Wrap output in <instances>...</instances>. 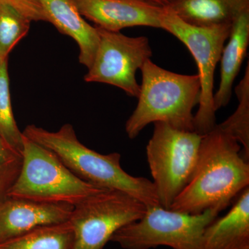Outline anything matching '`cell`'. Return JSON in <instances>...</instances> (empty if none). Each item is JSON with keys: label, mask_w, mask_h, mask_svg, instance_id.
Wrapping results in <instances>:
<instances>
[{"label": "cell", "mask_w": 249, "mask_h": 249, "mask_svg": "<svg viewBox=\"0 0 249 249\" xmlns=\"http://www.w3.org/2000/svg\"><path fill=\"white\" fill-rule=\"evenodd\" d=\"M240 150V144L217 124L203 134L194 173L170 209L196 214L227 209L249 186V161Z\"/></svg>", "instance_id": "6da1fadb"}, {"label": "cell", "mask_w": 249, "mask_h": 249, "mask_svg": "<svg viewBox=\"0 0 249 249\" xmlns=\"http://www.w3.org/2000/svg\"><path fill=\"white\" fill-rule=\"evenodd\" d=\"M22 133L53 152L80 179L104 189L124 192L147 208L160 206L152 181L126 173L121 168L120 154L101 155L85 146L78 140L71 124H65L56 132L31 124Z\"/></svg>", "instance_id": "7a4b0ae2"}, {"label": "cell", "mask_w": 249, "mask_h": 249, "mask_svg": "<svg viewBox=\"0 0 249 249\" xmlns=\"http://www.w3.org/2000/svg\"><path fill=\"white\" fill-rule=\"evenodd\" d=\"M141 71L138 104L125 124L129 139H135L150 124L163 122L182 130L195 131L193 110L199 105L201 85L198 74L168 71L151 60Z\"/></svg>", "instance_id": "3957f363"}, {"label": "cell", "mask_w": 249, "mask_h": 249, "mask_svg": "<svg viewBox=\"0 0 249 249\" xmlns=\"http://www.w3.org/2000/svg\"><path fill=\"white\" fill-rule=\"evenodd\" d=\"M22 159L20 173L7 197L75 206L107 190L80 179L53 152L24 135Z\"/></svg>", "instance_id": "277c9868"}, {"label": "cell", "mask_w": 249, "mask_h": 249, "mask_svg": "<svg viewBox=\"0 0 249 249\" xmlns=\"http://www.w3.org/2000/svg\"><path fill=\"white\" fill-rule=\"evenodd\" d=\"M154 124L146 147L147 163L160 206L170 209L194 173L202 135L163 122Z\"/></svg>", "instance_id": "5b68a950"}, {"label": "cell", "mask_w": 249, "mask_h": 249, "mask_svg": "<svg viewBox=\"0 0 249 249\" xmlns=\"http://www.w3.org/2000/svg\"><path fill=\"white\" fill-rule=\"evenodd\" d=\"M219 213L207 210L188 214L160 206L147 208L138 220L121 228L111 237L124 249H150L165 246L173 249H203L206 228Z\"/></svg>", "instance_id": "8992f818"}, {"label": "cell", "mask_w": 249, "mask_h": 249, "mask_svg": "<svg viewBox=\"0 0 249 249\" xmlns=\"http://www.w3.org/2000/svg\"><path fill=\"white\" fill-rule=\"evenodd\" d=\"M160 25L162 29L184 44L197 65L201 91L199 109L195 115V131L201 135L208 133L217 124L213 103L214 72L230 35L231 24L213 27L193 25L164 8L160 16Z\"/></svg>", "instance_id": "52a82bcc"}, {"label": "cell", "mask_w": 249, "mask_h": 249, "mask_svg": "<svg viewBox=\"0 0 249 249\" xmlns=\"http://www.w3.org/2000/svg\"><path fill=\"white\" fill-rule=\"evenodd\" d=\"M147 207L142 201L116 190H105L73 207L70 221L73 249H104L121 228L141 219Z\"/></svg>", "instance_id": "ba28073f"}, {"label": "cell", "mask_w": 249, "mask_h": 249, "mask_svg": "<svg viewBox=\"0 0 249 249\" xmlns=\"http://www.w3.org/2000/svg\"><path fill=\"white\" fill-rule=\"evenodd\" d=\"M96 28L99 44L84 80L88 83L113 85L128 96L138 98L140 85L136 75L152 55L148 38L145 36L129 37L120 31Z\"/></svg>", "instance_id": "9c48e42d"}, {"label": "cell", "mask_w": 249, "mask_h": 249, "mask_svg": "<svg viewBox=\"0 0 249 249\" xmlns=\"http://www.w3.org/2000/svg\"><path fill=\"white\" fill-rule=\"evenodd\" d=\"M83 17L105 30L150 27L161 29L164 8L142 0H72Z\"/></svg>", "instance_id": "30bf717a"}, {"label": "cell", "mask_w": 249, "mask_h": 249, "mask_svg": "<svg viewBox=\"0 0 249 249\" xmlns=\"http://www.w3.org/2000/svg\"><path fill=\"white\" fill-rule=\"evenodd\" d=\"M74 206L6 197L0 201V243L36 228L70 219Z\"/></svg>", "instance_id": "8fae6325"}, {"label": "cell", "mask_w": 249, "mask_h": 249, "mask_svg": "<svg viewBox=\"0 0 249 249\" xmlns=\"http://www.w3.org/2000/svg\"><path fill=\"white\" fill-rule=\"evenodd\" d=\"M40 2L47 22L76 41L80 63L89 69L99 44L97 28L86 22L72 0H40Z\"/></svg>", "instance_id": "7c38bea8"}, {"label": "cell", "mask_w": 249, "mask_h": 249, "mask_svg": "<svg viewBox=\"0 0 249 249\" xmlns=\"http://www.w3.org/2000/svg\"><path fill=\"white\" fill-rule=\"evenodd\" d=\"M230 211L205 229L203 249H249V186Z\"/></svg>", "instance_id": "4fadbf2b"}, {"label": "cell", "mask_w": 249, "mask_h": 249, "mask_svg": "<svg viewBox=\"0 0 249 249\" xmlns=\"http://www.w3.org/2000/svg\"><path fill=\"white\" fill-rule=\"evenodd\" d=\"M229 41L221 55V80L214 93L215 111L226 107L232 96V85L240 72L249 44V9L244 11L231 24Z\"/></svg>", "instance_id": "5bb4252c"}, {"label": "cell", "mask_w": 249, "mask_h": 249, "mask_svg": "<svg viewBox=\"0 0 249 249\" xmlns=\"http://www.w3.org/2000/svg\"><path fill=\"white\" fill-rule=\"evenodd\" d=\"M166 8L188 24L213 27L232 24L249 9V0H174Z\"/></svg>", "instance_id": "9a60e30c"}, {"label": "cell", "mask_w": 249, "mask_h": 249, "mask_svg": "<svg viewBox=\"0 0 249 249\" xmlns=\"http://www.w3.org/2000/svg\"><path fill=\"white\" fill-rule=\"evenodd\" d=\"M73 231L70 221L36 228L0 243V249H73Z\"/></svg>", "instance_id": "2e32d148"}, {"label": "cell", "mask_w": 249, "mask_h": 249, "mask_svg": "<svg viewBox=\"0 0 249 249\" xmlns=\"http://www.w3.org/2000/svg\"><path fill=\"white\" fill-rule=\"evenodd\" d=\"M239 105L232 115L217 126L221 130L235 139L244 148L245 157L249 159V65L245 76L235 88Z\"/></svg>", "instance_id": "e0dca14e"}, {"label": "cell", "mask_w": 249, "mask_h": 249, "mask_svg": "<svg viewBox=\"0 0 249 249\" xmlns=\"http://www.w3.org/2000/svg\"><path fill=\"white\" fill-rule=\"evenodd\" d=\"M0 137L22 155L24 135L18 128L11 107L8 58H0Z\"/></svg>", "instance_id": "ac0fdd59"}, {"label": "cell", "mask_w": 249, "mask_h": 249, "mask_svg": "<svg viewBox=\"0 0 249 249\" xmlns=\"http://www.w3.org/2000/svg\"><path fill=\"white\" fill-rule=\"evenodd\" d=\"M31 21L6 1L0 0V58L8 55L30 29Z\"/></svg>", "instance_id": "d6986e66"}, {"label": "cell", "mask_w": 249, "mask_h": 249, "mask_svg": "<svg viewBox=\"0 0 249 249\" xmlns=\"http://www.w3.org/2000/svg\"><path fill=\"white\" fill-rule=\"evenodd\" d=\"M22 155L12 148L0 137V201L8 193L19 177L22 166Z\"/></svg>", "instance_id": "ffe728a7"}, {"label": "cell", "mask_w": 249, "mask_h": 249, "mask_svg": "<svg viewBox=\"0 0 249 249\" xmlns=\"http://www.w3.org/2000/svg\"><path fill=\"white\" fill-rule=\"evenodd\" d=\"M12 5L19 12L29 18L33 22L44 21L47 22V18L44 14L40 0H3Z\"/></svg>", "instance_id": "44dd1931"}, {"label": "cell", "mask_w": 249, "mask_h": 249, "mask_svg": "<svg viewBox=\"0 0 249 249\" xmlns=\"http://www.w3.org/2000/svg\"><path fill=\"white\" fill-rule=\"evenodd\" d=\"M145 2L160 6L162 8H166L174 1V0H142Z\"/></svg>", "instance_id": "7402d4cb"}]
</instances>
